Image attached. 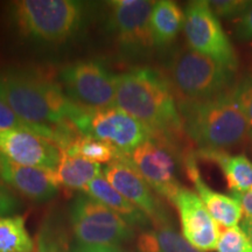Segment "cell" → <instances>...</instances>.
Segmentation results:
<instances>
[{"label":"cell","instance_id":"836d02e7","mask_svg":"<svg viewBox=\"0 0 252 252\" xmlns=\"http://www.w3.org/2000/svg\"><path fill=\"white\" fill-rule=\"evenodd\" d=\"M0 181H1V180H0ZM0 184H1V182H0Z\"/></svg>","mask_w":252,"mask_h":252},{"label":"cell","instance_id":"e575fe53","mask_svg":"<svg viewBox=\"0 0 252 252\" xmlns=\"http://www.w3.org/2000/svg\"><path fill=\"white\" fill-rule=\"evenodd\" d=\"M251 189H252V188H251Z\"/></svg>","mask_w":252,"mask_h":252},{"label":"cell","instance_id":"f1b7e54d","mask_svg":"<svg viewBox=\"0 0 252 252\" xmlns=\"http://www.w3.org/2000/svg\"><path fill=\"white\" fill-rule=\"evenodd\" d=\"M236 36L241 41H252V1L235 20Z\"/></svg>","mask_w":252,"mask_h":252},{"label":"cell","instance_id":"83f0119b","mask_svg":"<svg viewBox=\"0 0 252 252\" xmlns=\"http://www.w3.org/2000/svg\"><path fill=\"white\" fill-rule=\"evenodd\" d=\"M7 130H27L39 134L35 127L28 125L15 115V112L0 97V131Z\"/></svg>","mask_w":252,"mask_h":252},{"label":"cell","instance_id":"8fae6325","mask_svg":"<svg viewBox=\"0 0 252 252\" xmlns=\"http://www.w3.org/2000/svg\"><path fill=\"white\" fill-rule=\"evenodd\" d=\"M77 128L83 135L111 145L121 156H128L151 137L146 126L117 108L87 111Z\"/></svg>","mask_w":252,"mask_h":252},{"label":"cell","instance_id":"d6a6232c","mask_svg":"<svg viewBox=\"0 0 252 252\" xmlns=\"http://www.w3.org/2000/svg\"><path fill=\"white\" fill-rule=\"evenodd\" d=\"M242 230L244 231V234L247 235L249 241L252 243V219L250 217H245V219L242 220Z\"/></svg>","mask_w":252,"mask_h":252},{"label":"cell","instance_id":"5bb4252c","mask_svg":"<svg viewBox=\"0 0 252 252\" xmlns=\"http://www.w3.org/2000/svg\"><path fill=\"white\" fill-rule=\"evenodd\" d=\"M180 216L182 235L200 251L217 249L220 225L215 222L201 198L190 189L181 187L173 201Z\"/></svg>","mask_w":252,"mask_h":252},{"label":"cell","instance_id":"9a60e30c","mask_svg":"<svg viewBox=\"0 0 252 252\" xmlns=\"http://www.w3.org/2000/svg\"><path fill=\"white\" fill-rule=\"evenodd\" d=\"M0 180L28 200L43 203L59 193L55 174L48 169L18 165L0 153Z\"/></svg>","mask_w":252,"mask_h":252},{"label":"cell","instance_id":"6da1fadb","mask_svg":"<svg viewBox=\"0 0 252 252\" xmlns=\"http://www.w3.org/2000/svg\"><path fill=\"white\" fill-rule=\"evenodd\" d=\"M0 97L21 121L64 150L82 133L77 126L86 117L63 93L58 82L37 70L8 69L0 72Z\"/></svg>","mask_w":252,"mask_h":252},{"label":"cell","instance_id":"277c9868","mask_svg":"<svg viewBox=\"0 0 252 252\" xmlns=\"http://www.w3.org/2000/svg\"><path fill=\"white\" fill-rule=\"evenodd\" d=\"M88 6L75 0H20L11 6L19 33L42 43H63L80 33Z\"/></svg>","mask_w":252,"mask_h":252},{"label":"cell","instance_id":"484cf974","mask_svg":"<svg viewBox=\"0 0 252 252\" xmlns=\"http://www.w3.org/2000/svg\"><path fill=\"white\" fill-rule=\"evenodd\" d=\"M232 94L239 109L252 128V76L243 78Z\"/></svg>","mask_w":252,"mask_h":252},{"label":"cell","instance_id":"7a4b0ae2","mask_svg":"<svg viewBox=\"0 0 252 252\" xmlns=\"http://www.w3.org/2000/svg\"><path fill=\"white\" fill-rule=\"evenodd\" d=\"M115 108L146 126L153 137L175 145L186 133L168 80L150 67H137L118 75Z\"/></svg>","mask_w":252,"mask_h":252},{"label":"cell","instance_id":"ffe728a7","mask_svg":"<svg viewBox=\"0 0 252 252\" xmlns=\"http://www.w3.org/2000/svg\"><path fill=\"white\" fill-rule=\"evenodd\" d=\"M138 252H202L175 231L168 220L156 225L153 230H144L137 238Z\"/></svg>","mask_w":252,"mask_h":252},{"label":"cell","instance_id":"9c48e42d","mask_svg":"<svg viewBox=\"0 0 252 252\" xmlns=\"http://www.w3.org/2000/svg\"><path fill=\"white\" fill-rule=\"evenodd\" d=\"M156 1L115 0L108 2L106 30L126 54H140L153 46L150 19Z\"/></svg>","mask_w":252,"mask_h":252},{"label":"cell","instance_id":"ac0fdd59","mask_svg":"<svg viewBox=\"0 0 252 252\" xmlns=\"http://www.w3.org/2000/svg\"><path fill=\"white\" fill-rule=\"evenodd\" d=\"M185 24V12L171 0L156 1L150 19L153 46L163 48L171 45Z\"/></svg>","mask_w":252,"mask_h":252},{"label":"cell","instance_id":"4fadbf2b","mask_svg":"<svg viewBox=\"0 0 252 252\" xmlns=\"http://www.w3.org/2000/svg\"><path fill=\"white\" fill-rule=\"evenodd\" d=\"M103 175L118 193L127 198L154 223L167 222L166 212L151 187L124 156L103 168Z\"/></svg>","mask_w":252,"mask_h":252},{"label":"cell","instance_id":"e0dca14e","mask_svg":"<svg viewBox=\"0 0 252 252\" xmlns=\"http://www.w3.org/2000/svg\"><path fill=\"white\" fill-rule=\"evenodd\" d=\"M82 191L88 196L94 198L98 202L103 203L104 206L110 208L132 228L133 226L145 228L150 224L149 217L140 209H138L134 204H132L127 198L118 193L104 178L103 174L91 181L89 185H87Z\"/></svg>","mask_w":252,"mask_h":252},{"label":"cell","instance_id":"52a82bcc","mask_svg":"<svg viewBox=\"0 0 252 252\" xmlns=\"http://www.w3.org/2000/svg\"><path fill=\"white\" fill-rule=\"evenodd\" d=\"M70 223L77 244L82 245L119 247L134 236L121 216L84 193L72 201Z\"/></svg>","mask_w":252,"mask_h":252},{"label":"cell","instance_id":"f546056e","mask_svg":"<svg viewBox=\"0 0 252 252\" xmlns=\"http://www.w3.org/2000/svg\"><path fill=\"white\" fill-rule=\"evenodd\" d=\"M20 208L17 196L9 191L4 184H0V217L13 216Z\"/></svg>","mask_w":252,"mask_h":252},{"label":"cell","instance_id":"3957f363","mask_svg":"<svg viewBox=\"0 0 252 252\" xmlns=\"http://www.w3.org/2000/svg\"><path fill=\"white\" fill-rule=\"evenodd\" d=\"M186 134L201 150L224 151L252 139V128L232 91L204 100H180Z\"/></svg>","mask_w":252,"mask_h":252},{"label":"cell","instance_id":"ba28073f","mask_svg":"<svg viewBox=\"0 0 252 252\" xmlns=\"http://www.w3.org/2000/svg\"><path fill=\"white\" fill-rule=\"evenodd\" d=\"M184 31L190 49L215 60L229 70L238 65L237 55L209 2L195 0L185 9Z\"/></svg>","mask_w":252,"mask_h":252},{"label":"cell","instance_id":"2e32d148","mask_svg":"<svg viewBox=\"0 0 252 252\" xmlns=\"http://www.w3.org/2000/svg\"><path fill=\"white\" fill-rule=\"evenodd\" d=\"M185 166L186 173L189 180L194 184L198 197L217 224L223 228L237 225L243 213L241 206L234 197L217 193L202 180L196 162V153L187 152L185 154Z\"/></svg>","mask_w":252,"mask_h":252},{"label":"cell","instance_id":"7402d4cb","mask_svg":"<svg viewBox=\"0 0 252 252\" xmlns=\"http://www.w3.org/2000/svg\"><path fill=\"white\" fill-rule=\"evenodd\" d=\"M34 250L35 245L28 234L23 216L0 217V252H34Z\"/></svg>","mask_w":252,"mask_h":252},{"label":"cell","instance_id":"1f68e13d","mask_svg":"<svg viewBox=\"0 0 252 252\" xmlns=\"http://www.w3.org/2000/svg\"><path fill=\"white\" fill-rule=\"evenodd\" d=\"M71 252H125L119 247L113 245H82L76 244Z\"/></svg>","mask_w":252,"mask_h":252},{"label":"cell","instance_id":"4316f807","mask_svg":"<svg viewBox=\"0 0 252 252\" xmlns=\"http://www.w3.org/2000/svg\"><path fill=\"white\" fill-rule=\"evenodd\" d=\"M208 2L217 18H235V20L250 4V1H244V0H212Z\"/></svg>","mask_w":252,"mask_h":252},{"label":"cell","instance_id":"44dd1931","mask_svg":"<svg viewBox=\"0 0 252 252\" xmlns=\"http://www.w3.org/2000/svg\"><path fill=\"white\" fill-rule=\"evenodd\" d=\"M54 174L59 185L70 189L83 190L87 185L103 174V168L98 163L62 152L61 161Z\"/></svg>","mask_w":252,"mask_h":252},{"label":"cell","instance_id":"4dcf8cb0","mask_svg":"<svg viewBox=\"0 0 252 252\" xmlns=\"http://www.w3.org/2000/svg\"><path fill=\"white\" fill-rule=\"evenodd\" d=\"M230 194L239 203L245 217L252 219V189L245 191H234Z\"/></svg>","mask_w":252,"mask_h":252},{"label":"cell","instance_id":"d6986e66","mask_svg":"<svg viewBox=\"0 0 252 252\" xmlns=\"http://www.w3.org/2000/svg\"><path fill=\"white\" fill-rule=\"evenodd\" d=\"M197 156L220 167L230 193L245 191L252 188V161L244 154L229 156L224 151L201 150Z\"/></svg>","mask_w":252,"mask_h":252},{"label":"cell","instance_id":"8992f818","mask_svg":"<svg viewBox=\"0 0 252 252\" xmlns=\"http://www.w3.org/2000/svg\"><path fill=\"white\" fill-rule=\"evenodd\" d=\"M117 78L102 62L94 60L70 63L59 75L65 96L86 111L115 108Z\"/></svg>","mask_w":252,"mask_h":252},{"label":"cell","instance_id":"5b68a950","mask_svg":"<svg viewBox=\"0 0 252 252\" xmlns=\"http://www.w3.org/2000/svg\"><path fill=\"white\" fill-rule=\"evenodd\" d=\"M168 75L180 100H204L225 93L234 71L193 49L179 50L168 63Z\"/></svg>","mask_w":252,"mask_h":252},{"label":"cell","instance_id":"30bf717a","mask_svg":"<svg viewBox=\"0 0 252 252\" xmlns=\"http://www.w3.org/2000/svg\"><path fill=\"white\" fill-rule=\"evenodd\" d=\"M124 157L153 190L173 203L182 187L176 179L175 145L151 135Z\"/></svg>","mask_w":252,"mask_h":252},{"label":"cell","instance_id":"603a6c76","mask_svg":"<svg viewBox=\"0 0 252 252\" xmlns=\"http://www.w3.org/2000/svg\"><path fill=\"white\" fill-rule=\"evenodd\" d=\"M62 152L71 154V156H78L88 161L98 163V165L100 163L109 165L110 162L122 157L111 145L105 141L83 134L72 141L67 149L62 150Z\"/></svg>","mask_w":252,"mask_h":252},{"label":"cell","instance_id":"7c38bea8","mask_svg":"<svg viewBox=\"0 0 252 252\" xmlns=\"http://www.w3.org/2000/svg\"><path fill=\"white\" fill-rule=\"evenodd\" d=\"M0 153L18 165L55 172L62 151L54 141L27 130L0 131Z\"/></svg>","mask_w":252,"mask_h":252},{"label":"cell","instance_id":"d4e9b609","mask_svg":"<svg viewBox=\"0 0 252 252\" xmlns=\"http://www.w3.org/2000/svg\"><path fill=\"white\" fill-rule=\"evenodd\" d=\"M217 252H252V243L239 226H220Z\"/></svg>","mask_w":252,"mask_h":252},{"label":"cell","instance_id":"cb8c5ba5","mask_svg":"<svg viewBox=\"0 0 252 252\" xmlns=\"http://www.w3.org/2000/svg\"><path fill=\"white\" fill-rule=\"evenodd\" d=\"M34 252H71L67 231L55 217H48L42 222L36 235Z\"/></svg>","mask_w":252,"mask_h":252}]
</instances>
